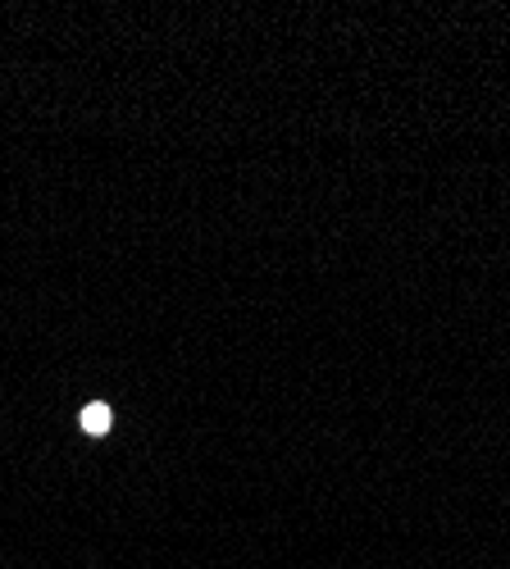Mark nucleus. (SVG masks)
Returning <instances> with one entry per match:
<instances>
[{
  "mask_svg": "<svg viewBox=\"0 0 510 569\" xmlns=\"http://www.w3.org/2000/svg\"><path fill=\"white\" fill-rule=\"evenodd\" d=\"M78 423H82V433L106 438V433L114 429V410H110V406H101V401H91V406L78 415Z\"/></svg>",
  "mask_w": 510,
  "mask_h": 569,
  "instance_id": "f257e3e1",
  "label": "nucleus"
}]
</instances>
